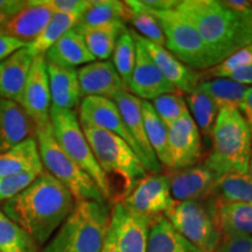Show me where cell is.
Returning <instances> with one entry per match:
<instances>
[{
	"instance_id": "obj_37",
	"label": "cell",
	"mask_w": 252,
	"mask_h": 252,
	"mask_svg": "<svg viewBox=\"0 0 252 252\" xmlns=\"http://www.w3.org/2000/svg\"><path fill=\"white\" fill-rule=\"evenodd\" d=\"M135 55H137L135 41L133 36H132L131 31L125 30L119 35L115 50L112 53V64L116 71L118 72L119 77L124 82L126 88L128 87V83H130L132 77V72H133Z\"/></svg>"
},
{
	"instance_id": "obj_43",
	"label": "cell",
	"mask_w": 252,
	"mask_h": 252,
	"mask_svg": "<svg viewBox=\"0 0 252 252\" xmlns=\"http://www.w3.org/2000/svg\"><path fill=\"white\" fill-rule=\"evenodd\" d=\"M138 7L150 12H161L176 7L179 1L176 0H132Z\"/></svg>"
},
{
	"instance_id": "obj_52",
	"label": "cell",
	"mask_w": 252,
	"mask_h": 252,
	"mask_svg": "<svg viewBox=\"0 0 252 252\" xmlns=\"http://www.w3.org/2000/svg\"><path fill=\"white\" fill-rule=\"evenodd\" d=\"M251 2V8H252V1H250Z\"/></svg>"
},
{
	"instance_id": "obj_25",
	"label": "cell",
	"mask_w": 252,
	"mask_h": 252,
	"mask_svg": "<svg viewBox=\"0 0 252 252\" xmlns=\"http://www.w3.org/2000/svg\"><path fill=\"white\" fill-rule=\"evenodd\" d=\"M46 61L75 68L96 61L91 55L84 39L72 28L63 35L45 55Z\"/></svg>"
},
{
	"instance_id": "obj_30",
	"label": "cell",
	"mask_w": 252,
	"mask_h": 252,
	"mask_svg": "<svg viewBox=\"0 0 252 252\" xmlns=\"http://www.w3.org/2000/svg\"><path fill=\"white\" fill-rule=\"evenodd\" d=\"M128 6L118 0H90L86 11L78 18L76 26L94 27L102 25L127 23Z\"/></svg>"
},
{
	"instance_id": "obj_49",
	"label": "cell",
	"mask_w": 252,
	"mask_h": 252,
	"mask_svg": "<svg viewBox=\"0 0 252 252\" xmlns=\"http://www.w3.org/2000/svg\"><path fill=\"white\" fill-rule=\"evenodd\" d=\"M100 252H121L118 249L117 242H116L115 235H113V231L111 229V226L109 225V230L108 234H106L105 241H104L102 251Z\"/></svg>"
},
{
	"instance_id": "obj_6",
	"label": "cell",
	"mask_w": 252,
	"mask_h": 252,
	"mask_svg": "<svg viewBox=\"0 0 252 252\" xmlns=\"http://www.w3.org/2000/svg\"><path fill=\"white\" fill-rule=\"evenodd\" d=\"M50 125L53 135L63 152L90 176L98 186L105 200L112 197L109 176L104 173L94 159L75 110L50 108Z\"/></svg>"
},
{
	"instance_id": "obj_4",
	"label": "cell",
	"mask_w": 252,
	"mask_h": 252,
	"mask_svg": "<svg viewBox=\"0 0 252 252\" xmlns=\"http://www.w3.org/2000/svg\"><path fill=\"white\" fill-rule=\"evenodd\" d=\"M210 141L212 150L204 159V166L219 175L248 172L252 134L238 110H220Z\"/></svg>"
},
{
	"instance_id": "obj_45",
	"label": "cell",
	"mask_w": 252,
	"mask_h": 252,
	"mask_svg": "<svg viewBox=\"0 0 252 252\" xmlns=\"http://www.w3.org/2000/svg\"><path fill=\"white\" fill-rule=\"evenodd\" d=\"M239 112L243 113L242 116H243L245 122H247L252 134V87L248 88L243 102H242L241 109H239Z\"/></svg>"
},
{
	"instance_id": "obj_2",
	"label": "cell",
	"mask_w": 252,
	"mask_h": 252,
	"mask_svg": "<svg viewBox=\"0 0 252 252\" xmlns=\"http://www.w3.org/2000/svg\"><path fill=\"white\" fill-rule=\"evenodd\" d=\"M176 9L194 25L219 63L252 42V13H236L217 0H182Z\"/></svg>"
},
{
	"instance_id": "obj_40",
	"label": "cell",
	"mask_w": 252,
	"mask_h": 252,
	"mask_svg": "<svg viewBox=\"0 0 252 252\" xmlns=\"http://www.w3.org/2000/svg\"><path fill=\"white\" fill-rule=\"evenodd\" d=\"M40 173L28 172L0 176V203L17 196L33 182Z\"/></svg>"
},
{
	"instance_id": "obj_34",
	"label": "cell",
	"mask_w": 252,
	"mask_h": 252,
	"mask_svg": "<svg viewBox=\"0 0 252 252\" xmlns=\"http://www.w3.org/2000/svg\"><path fill=\"white\" fill-rule=\"evenodd\" d=\"M214 196L222 203H252V178L248 173L220 175Z\"/></svg>"
},
{
	"instance_id": "obj_35",
	"label": "cell",
	"mask_w": 252,
	"mask_h": 252,
	"mask_svg": "<svg viewBox=\"0 0 252 252\" xmlns=\"http://www.w3.org/2000/svg\"><path fill=\"white\" fill-rule=\"evenodd\" d=\"M0 252H40L35 242L0 209Z\"/></svg>"
},
{
	"instance_id": "obj_1",
	"label": "cell",
	"mask_w": 252,
	"mask_h": 252,
	"mask_svg": "<svg viewBox=\"0 0 252 252\" xmlns=\"http://www.w3.org/2000/svg\"><path fill=\"white\" fill-rule=\"evenodd\" d=\"M70 191L43 171L25 190L1 203L2 213L45 247L74 209Z\"/></svg>"
},
{
	"instance_id": "obj_39",
	"label": "cell",
	"mask_w": 252,
	"mask_h": 252,
	"mask_svg": "<svg viewBox=\"0 0 252 252\" xmlns=\"http://www.w3.org/2000/svg\"><path fill=\"white\" fill-rule=\"evenodd\" d=\"M151 104L167 127L189 112L186 99L180 93L161 94L154 98Z\"/></svg>"
},
{
	"instance_id": "obj_27",
	"label": "cell",
	"mask_w": 252,
	"mask_h": 252,
	"mask_svg": "<svg viewBox=\"0 0 252 252\" xmlns=\"http://www.w3.org/2000/svg\"><path fill=\"white\" fill-rule=\"evenodd\" d=\"M141 111H143L145 132L147 140L156 154L158 161L162 168L169 171L172 167L171 154L168 144V127L157 115L152 104L147 100H141Z\"/></svg>"
},
{
	"instance_id": "obj_48",
	"label": "cell",
	"mask_w": 252,
	"mask_h": 252,
	"mask_svg": "<svg viewBox=\"0 0 252 252\" xmlns=\"http://www.w3.org/2000/svg\"><path fill=\"white\" fill-rule=\"evenodd\" d=\"M228 78L248 87L249 84H252V65L234 72V74L230 75Z\"/></svg>"
},
{
	"instance_id": "obj_18",
	"label": "cell",
	"mask_w": 252,
	"mask_h": 252,
	"mask_svg": "<svg viewBox=\"0 0 252 252\" xmlns=\"http://www.w3.org/2000/svg\"><path fill=\"white\" fill-rule=\"evenodd\" d=\"M53 14L47 0H26L23 8L0 26V34L28 46L40 35Z\"/></svg>"
},
{
	"instance_id": "obj_26",
	"label": "cell",
	"mask_w": 252,
	"mask_h": 252,
	"mask_svg": "<svg viewBox=\"0 0 252 252\" xmlns=\"http://www.w3.org/2000/svg\"><path fill=\"white\" fill-rule=\"evenodd\" d=\"M74 30L83 37L88 49L94 59L106 61L112 55L118 37L126 27L125 24L116 23L94 27L75 26Z\"/></svg>"
},
{
	"instance_id": "obj_13",
	"label": "cell",
	"mask_w": 252,
	"mask_h": 252,
	"mask_svg": "<svg viewBox=\"0 0 252 252\" xmlns=\"http://www.w3.org/2000/svg\"><path fill=\"white\" fill-rule=\"evenodd\" d=\"M171 194L176 202L204 201L216 193L220 176L203 163L167 171Z\"/></svg>"
},
{
	"instance_id": "obj_29",
	"label": "cell",
	"mask_w": 252,
	"mask_h": 252,
	"mask_svg": "<svg viewBox=\"0 0 252 252\" xmlns=\"http://www.w3.org/2000/svg\"><path fill=\"white\" fill-rule=\"evenodd\" d=\"M214 200L217 223L222 235H252V203H222L215 196Z\"/></svg>"
},
{
	"instance_id": "obj_14",
	"label": "cell",
	"mask_w": 252,
	"mask_h": 252,
	"mask_svg": "<svg viewBox=\"0 0 252 252\" xmlns=\"http://www.w3.org/2000/svg\"><path fill=\"white\" fill-rule=\"evenodd\" d=\"M131 34L133 39L144 47L147 54L152 59L154 64L163 75V77L179 93L190 94L200 88V84L203 81L202 74L200 71L187 67L180 60L176 59L172 53H169L165 47L151 42V41L139 35L137 32L131 31Z\"/></svg>"
},
{
	"instance_id": "obj_20",
	"label": "cell",
	"mask_w": 252,
	"mask_h": 252,
	"mask_svg": "<svg viewBox=\"0 0 252 252\" xmlns=\"http://www.w3.org/2000/svg\"><path fill=\"white\" fill-rule=\"evenodd\" d=\"M82 98L89 96L112 99L122 91H128L112 62L94 61L77 70Z\"/></svg>"
},
{
	"instance_id": "obj_3",
	"label": "cell",
	"mask_w": 252,
	"mask_h": 252,
	"mask_svg": "<svg viewBox=\"0 0 252 252\" xmlns=\"http://www.w3.org/2000/svg\"><path fill=\"white\" fill-rule=\"evenodd\" d=\"M111 208L98 201H77L62 225L40 252H100Z\"/></svg>"
},
{
	"instance_id": "obj_12",
	"label": "cell",
	"mask_w": 252,
	"mask_h": 252,
	"mask_svg": "<svg viewBox=\"0 0 252 252\" xmlns=\"http://www.w3.org/2000/svg\"><path fill=\"white\" fill-rule=\"evenodd\" d=\"M77 116L80 124L83 127L86 126V127L99 128L122 138L134 151L141 161L139 150L128 133L121 112L112 99L97 96L84 97L80 103Z\"/></svg>"
},
{
	"instance_id": "obj_19",
	"label": "cell",
	"mask_w": 252,
	"mask_h": 252,
	"mask_svg": "<svg viewBox=\"0 0 252 252\" xmlns=\"http://www.w3.org/2000/svg\"><path fill=\"white\" fill-rule=\"evenodd\" d=\"M135 48H137L135 64L127 87L128 91L138 98L147 100V102L153 100L161 94L179 93L163 77L144 47L137 41H135Z\"/></svg>"
},
{
	"instance_id": "obj_24",
	"label": "cell",
	"mask_w": 252,
	"mask_h": 252,
	"mask_svg": "<svg viewBox=\"0 0 252 252\" xmlns=\"http://www.w3.org/2000/svg\"><path fill=\"white\" fill-rule=\"evenodd\" d=\"M45 171L37 147L36 139L30 137L0 153V176L20 174V173Z\"/></svg>"
},
{
	"instance_id": "obj_9",
	"label": "cell",
	"mask_w": 252,
	"mask_h": 252,
	"mask_svg": "<svg viewBox=\"0 0 252 252\" xmlns=\"http://www.w3.org/2000/svg\"><path fill=\"white\" fill-rule=\"evenodd\" d=\"M165 217L194 247L203 252L215 251L222 232L217 223L214 196L204 201L175 202Z\"/></svg>"
},
{
	"instance_id": "obj_32",
	"label": "cell",
	"mask_w": 252,
	"mask_h": 252,
	"mask_svg": "<svg viewBox=\"0 0 252 252\" xmlns=\"http://www.w3.org/2000/svg\"><path fill=\"white\" fill-rule=\"evenodd\" d=\"M78 17L76 15L54 13L49 23L43 28L40 35L33 42L27 46L32 55L35 58L39 55H46V53L55 45L67 32L76 26Z\"/></svg>"
},
{
	"instance_id": "obj_15",
	"label": "cell",
	"mask_w": 252,
	"mask_h": 252,
	"mask_svg": "<svg viewBox=\"0 0 252 252\" xmlns=\"http://www.w3.org/2000/svg\"><path fill=\"white\" fill-rule=\"evenodd\" d=\"M152 220L134 213L122 201L111 209V226L121 252H147Z\"/></svg>"
},
{
	"instance_id": "obj_46",
	"label": "cell",
	"mask_w": 252,
	"mask_h": 252,
	"mask_svg": "<svg viewBox=\"0 0 252 252\" xmlns=\"http://www.w3.org/2000/svg\"><path fill=\"white\" fill-rule=\"evenodd\" d=\"M223 4L226 7L231 9V11L236 12V13L241 14H251V2L248 0H223Z\"/></svg>"
},
{
	"instance_id": "obj_11",
	"label": "cell",
	"mask_w": 252,
	"mask_h": 252,
	"mask_svg": "<svg viewBox=\"0 0 252 252\" xmlns=\"http://www.w3.org/2000/svg\"><path fill=\"white\" fill-rule=\"evenodd\" d=\"M17 103L34 123L36 130L50 123L52 97L45 55L34 58L23 93Z\"/></svg>"
},
{
	"instance_id": "obj_17",
	"label": "cell",
	"mask_w": 252,
	"mask_h": 252,
	"mask_svg": "<svg viewBox=\"0 0 252 252\" xmlns=\"http://www.w3.org/2000/svg\"><path fill=\"white\" fill-rule=\"evenodd\" d=\"M112 100L117 105L126 128L139 150L141 162L146 171L149 173H161L162 167L158 161L145 132L141 99L132 94L130 91H122L116 94Z\"/></svg>"
},
{
	"instance_id": "obj_47",
	"label": "cell",
	"mask_w": 252,
	"mask_h": 252,
	"mask_svg": "<svg viewBox=\"0 0 252 252\" xmlns=\"http://www.w3.org/2000/svg\"><path fill=\"white\" fill-rule=\"evenodd\" d=\"M26 0H0V12L13 15L23 8Z\"/></svg>"
},
{
	"instance_id": "obj_44",
	"label": "cell",
	"mask_w": 252,
	"mask_h": 252,
	"mask_svg": "<svg viewBox=\"0 0 252 252\" xmlns=\"http://www.w3.org/2000/svg\"><path fill=\"white\" fill-rule=\"evenodd\" d=\"M24 47H26V45L21 41L0 34V62H2L9 55H12L19 49L24 48Z\"/></svg>"
},
{
	"instance_id": "obj_8",
	"label": "cell",
	"mask_w": 252,
	"mask_h": 252,
	"mask_svg": "<svg viewBox=\"0 0 252 252\" xmlns=\"http://www.w3.org/2000/svg\"><path fill=\"white\" fill-rule=\"evenodd\" d=\"M151 13L156 15L161 25L166 39L165 48L184 64L200 72L219 64L194 25L176 7Z\"/></svg>"
},
{
	"instance_id": "obj_41",
	"label": "cell",
	"mask_w": 252,
	"mask_h": 252,
	"mask_svg": "<svg viewBox=\"0 0 252 252\" xmlns=\"http://www.w3.org/2000/svg\"><path fill=\"white\" fill-rule=\"evenodd\" d=\"M214 252H252V235L223 234Z\"/></svg>"
},
{
	"instance_id": "obj_21",
	"label": "cell",
	"mask_w": 252,
	"mask_h": 252,
	"mask_svg": "<svg viewBox=\"0 0 252 252\" xmlns=\"http://www.w3.org/2000/svg\"><path fill=\"white\" fill-rule=\"evenodd\" d=\"M35 133V125L21 106L0 97V153Z\"/></svg>"
},
{
	"instance_id": "obj_42",
	"label": "cell",
	"mask_w": 252,
	"mask_h": 252,
	"mask_svg": "<svg viewBox=\"0 0 252 252\" xmlns=\"http://www.w3.org/2000/svg\"><path fill=\"white\" fill-rule=\"evenodd\" d=\"M90 0H47L53 13L76 15L80 18L86 11Z\"/></svg>"
},
{
	"instance_id": "obj_5",
	"label": "cell",
	"mask_w": 252,
	"mask_h": 252,
	"mask_svg": "<svg viewBox=\"0 0 252 252\" xmlns=\"http://www.w3.org/2000/svg\"><path fill=\"white\" fill-rule=\"evenodd\" d=\"M82 130L100 169L106 175L115 174L122 179L123 188L119 196L122 201L149 172L134 151L118 135L86 126H82Z\"/></svg>"
},
{
	"instance_id": "obj_50",
	"label": "cell",
	"mask_w": 252,
	"mask_h": 252,
	"mask_svg": "<svg viewBox=\"0 0 252 252\" xmlns=\"http://www.w3.org/2000/svg\"><path fill=\"white\" fill-rule=\"evenodd\" d=\"M9 17H12V15H9V14H7V13H2V12H0V26H1V25L4 24L5 21L7 20V19H8Z\"/></svg>"
},
{
	"instance_id": "obj_16",
	"label": "cell",
	"mask_w": 252,
	"mask_h": 252,
	"mask_svg": "<svg viewBox=\"0 0 252 252\" xmlns=\"http://www.w3.org/2000/svg\"><path fill=\"white\" fill-rule=\"evenodd\" d=\"M168 144L172 169H182L198 165L203 158L201 133L190 113L168 126Z\"/></svg>"
},
{
	"instance_id": "obj_33",
	"label": "cell",
	"mask_w": 252,
	"mask_h": 252,
	"mask_svg": "<svg viewBox=\"0 0 252 252\" xmlns=\"http://www.w3.org/2000/svg\"><path fill=\"white\" fill-rule=\"evenodd\" d=\"M186 103H187L189 113L204 140H210V135H212L220 109L217 108L214 100L200 89L188 94Z\"/></svg>"
},
{
	"instance_id": "obj_31",
	"label": "cell",
	"mask_w": 252,
	"mask_h": 252,
	"mask_svg": "<svg viewBox=\"0 0 252 252\" xmlns=\"http://www.w3.org/2000/svg\"><path fill=\"white\" fill-rule=\"evenodd\" d=\"M247 86L230 78H212L202 81L198 89L206 93L220 110H238L248 90Z\"/></svg>"
},
{
	"instance_id": "obj_28",
	"label": "cell",
	"mask_w": 252,
	"mask_h": 252,
	"mask_svg": "<svg viewBox=\"0 0 252 252\" xmlns=\"http://www.w3.org/2000/svg\"><path fill=\"white\" fill-rule=\"evenodd\" d=\"M147 252H203L182 237L165 216L154 220L150 226Z\"/></svg>"
},
{
	"instance_id": "obj_22",
	"label": "cell",
	"mask_w": 252,
	"mask_h": 252,
	"mask_svg": "<svg viewBox=\"0 0 252 252\" xmlns=\"http://www.w3.org/2000/svg\"><path fill=\"white\" fill-rule=\"evenodd\" d=\"M47 62L52 106L74 110L80 105L82 94L78 83L77 70L54 62Z\"/></svg>"
},
{
	"instance_id": "obj_7",
	"label": "cell",
	"mask_w": 252,
	"mask_h": 252,
	"mask_svg": "<svg viewBox=\"0 0 252 252\" xmlns=\"http://www.w3.org/2000/svg\"><path fill=\"white\" fill-rule=\"evenodd\" d=\"M35 135L45 171L61 182L70 191L76 202L87 200L98 202L106 201L93 179L59 146L53 135L50 123L36 130Z\"/></svg>"
},
{
	"instance_id": "obj_38",
	"label": "cell",
	"mask_w": 252,
	"mask_h": 252,
	"mask_svg": "<svg viewBox=\"0 0 252 252\" xmlns=\"http://www.w3.org/2000/svg\"><path fill=\"white\" fill-rule=\"evenodd\" d=\"M250 65H252V42L201 74L203 81L212 78H228L234 72Z\"/></svg>"
},
{
	"instance_id": "obj_51",
	"label": "cell",
	"mask_w": 252,
	"mask_h": 252,
	"mask_svg": "<svg viewBox=\"0 0 252 252\" xmlns=\"http://www.w3.org/2000/svg\"><path fill=\"white\" fill-rule=\"evenodd\" d=\"M247 173L252 178V156H251L250 162H249V168H248V172H247Z\"/></svg>"
},
{
	"instance_id": "obj_36",
	"label": "cell",
	"mask_w": 252,
	"mask_h": 252,
	"mask_svg": "<svg viewBox=\"0 0 252 252\" xmlns=\"http://www.w3.org/2000/svg\"><path fill=\"white\" fill-rule=\"evenodd\" d=\"M128 6V18L127 23L133 25L135 30L139 32V35L145 37L151 42L161 47H165L166 39L163 34L162 27L160 25L156 15L151 12L138 7L133 1H125Z\"/></svg>"
},
{
	"instance_id": "obj_23",
	"label": "cell",
	"mask_w": 252,
	"mask_h": 252,
	"mask_svg": "<svg viewBox=\"0 0 252 252\" xmlns=\"http://www.w3.org/2000/svg\"><path fill=\"white\" fill-rule=\"evenodd\" d=\"M34 56L27 46L0 62V97L18 102L30 74Z\"/></svg>"
},
{
	"instance_id": "obj_10",
	"label": "cell",
	"mask_w": 252,
	"mask_h": 252,
	"mask_svg": "<svg viewBox=\"0 0 252 252\" xmlns=\"http://www.w3.org/2000/svg\"><path fill=\"white\" fill-rule=\"evenodd\" d=\"M122 202L134 213L153 222L165 216L176 201L172 197L168 174L161 172L147 173Z\"/></svg>"
}]
</instances>
